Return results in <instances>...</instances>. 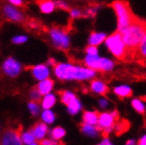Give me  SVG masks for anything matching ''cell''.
Returning a JSON list of instances; mask_svg holds the SVG:
<instances>
[{
	"label": "cell",
	"instance_id": "obj_41",
	"mask_svg": "<svg viewBox=\"0 0 146 145\" xmlns=\"http://www.w3.org/2000/svg\"><path fill=\"white\" fill-rule=\"evenodd\" d=\"M126 145H135V142L133 141V140H128V141L126 142Z\"/></svg>",
	"mask_w": 146,
	"mask_h": 145
},
{
	"label": "cell",
	"instance_id": "obj_17",
	"mask_svg": "<svg viewBox=\"0 0 146 145\" xmlns=\"http://www.w3.org/2000/svg\"><path fill=\"white\" fill-rule=\"evenodd\" d=\"M107 38L106 34L105 33H99V32H93L91 33V35L89 37V45H92V46H99L103 43V41H105Z\"/></svg>",
	"mask_w": 146,
	"mask_h": 145
},
{
	"label": "cell",
	"instance_id": "obj_10",
	"mask_svg": "<svg viewBox=\"0 0 146 145\" xmlns=\"http://www.w3.org/2000/svg\"><path fill=\"white\" fill-rule=\"evenodd\" d=\"M28 70H30L34 77L38 80H44L48 78L49 73H50L49 68L46 65H37L33 66V67H29Z\"/></svg>",
	"mask_w": 146,
	"mask_h": 145
},
{
	"label": "cell",
	"instance_id": "obj_29",
	"mask_svg": "<svg viewBox=\"0 0 146 145\" xmlns=\"http://www.w3.org/2000/svg\"><path fill=\"white\" fill-rule=\"evenodd\" d=\"M29 108H30L31 113H32L33 116H37V114L39 113V105H38V103H37V102H34V101L30 102Z\"/></svg>",
	"mask_w": 146,
	"mask_h": 145
},
{
	"label": "cell",
	"instance_id": "obj_20",
	"mask_svg": "<svg viewBox=\"0 0 146 145\" xmlns=\"http://www.w3.org/2000/svg\"><path fill=\"white\" fill-rule=\"evenodd\" d=\"M114 93L122 100L124 98H129L132 95V90L128 86H120V87L114 88Z\"/></svg>",
	"mask_w": 146,
	"mask_h": 145
},
{
	"label": "cell",
	"instance_id": "obj_30",
	"mask_svg": "<svg viewBox=\"0 0 146 145\" xmlns=\"http://www.w3.org/2000/svg\"><path fill=\"white\" fill-rule=\"evenodd\" d=\"M40 96H41L40 92L38 90H37L36 87H34L33 89L31 90V98H32V100H33L34 102H37V103H39Z\"/></svg>",
	"mask_w": 146,
	"mask_h": 145
},
{
	"label": "cell",
	"instance_id": "obj_25",
	"mask_svg": "<svg viewBox=\"0 0 146 145\" xmlns=\"http://www.w3.org/2000/svg\"><path fill=\"white\" fill-rule=\"evenodd\" d=\"M131 105L138 112L141 113L142 116H145V107H144V105L142 104V102L140 101L139 98L133 100V101L131 102Z\"/></svg>",
	"mask_w": 146,
	"mask_h": 145
},
{
	"label": "cell",
	"instance_id": "obj_7",
	"mask_svg": "<svg viewBox=\"0 0 146 145\" xmlns=\"http://www.w3.org/2000/svg\"><path fill=\"white\" fill-rule=\"evenodd\" d=\"M21 129V126H19L16 129L15 128H7L4 130L1 145H22Z\"/></svg>",
	"mask_w": 146,
	"mask_h": 145
},
{
	"label": "cell",
	"instance_id": "obj_40",
	"mask_svg": "<svg viewBox=\"0 0 146 145\" xmlns=\"http://www.w3.org/2000/svg\"><path fill=\"white\" fill-rule=\"evenodd\" d=\"M100 105L102 106V107H105V106H107V101H106V100H102V101H101V103H100Z\"/></svg>",
	"mask_w": 146,
	"mask_h": 145
},
{
	"label": "cell",
	"instance_id": "obj_26",
	"mask_svg": "<svg viewBox=\"0 0 146 145\" xmlns=\"http://www.w3.org/2000/svg\"><path fill=\"white\" fill-rule=\"evenodd\" d=\"M55 116H54V113L50 111L49 109H46L44 112H42V120L46 122V123L50 124V123H53V121H54Z\"/></svg>",
	"mask_w": 146,
	"mask_h": 145
},
{
	"label": "cell",
	"instance_id": "obj_16",
	"mask_svg": "<svg viewBox=\"0 0 146 145\" xmlns=\"http://www.w3.org/2000/svg\"><path fill=\"white\" fill-rule=\"evenodd\" d=\"M114 119L111 116V113H101L99 118V125L102 127L103 129L109 127L111 125H114Z\"/></svg>",
	"mask_w": 146,
	"mask_h": 145
},
{
	"label": "cell",
	"instance_id": "obj_12",
	"mask_svg": "<svg viewBox=\"0 0 146 145\" xmlns=\"http://www.w3.org/2000/svg\"><path fill=\"white\" fill-rule=\"evenodd\" d=\"M30 131L35 136L36 139H42L46 136V134L48 132V126L44 123H37L35 126H33Z\"/></svg>",
	"mask_w": 146,
	"mask_h": 145
},
{
	"label": "cell",
	"instance_id": "obj_19",
	"mask_svg": "<svg viewBox=\"0 0 146 145\" xmlns=\"http://www.w3.org/2000/svg\"><path fill=\"white\" fill-rule=\"evenodd\" d=\"M135 59H139V62L146 63V34L144 38H143L142 43L139 46L138 50H137V54H135Z\"/></svg>",
	"mask_w": 146,
	"mask_h": 145
},
{
	"label": "cell",
	"instance_id": "obj_39",
	"mask_svg": "<svg viewBox=\"0 0 146 145\" xmlns=\"http://www.w3.org/2000/svg\"><path fill=\"white\" fill-rule=\"evenodd\" d=\"M102 145H111V143L108 139H104V141L102 142Z\"/></svg>",
	"mask_w": 146,
	"mask_h": 145
},
{
	"label": "cell",
	"instance_id": "obj_23",
	"mask_svg": "<svg viewBox=\"0 0 146 145\" xmlns=\"http://www.w3.org/2000/svg\"><path fill=\"white\" fill-rule=\"evenodd\" d=\"M55 96L52 94H47L42 100V107L44 109H50L55 104Z\"/></svg>",
	"mask_w": 146,
	"mask_h": 145
},
{
	"label": "cell",
	"instance_id": "obj_32",
	"mask_svg": "<svg viewBox=\"0 0 146 145\" xmlns=\"http://www.w3.org/2000/svg\"><path fill=\"white\" fill-rule=\"evenodd\" d=\"M27 39H28V38H27L26 36H22V35H19V36H15L14 38H13V43H14V44H23V43H26L27 41Z\"/></svg>",
	"mask_w": 146,
	"mask_h": 145
},
{
	"label": "cell",
	"instance_id": "obj_6",
	"mask_svg": "<svg viewBox=\"0 0 146 145\" xmlns=\"http://www.w3.org/2000/svg\"><path fill=\"white\" fill-rule=\"evenodd\" d=\"M53 45L60 50H68L70 47V38L66 30L60 28H52L49 31Z\"/></svg>",
	"mask_w": 146,
	"mask_h": 145
},
{
	"label": "cell",
	"instance_id": "obj_36",
	"mask_svg": "<svg viewBox=\"0 0 146 145\" xmlns=\"http://www.w3.org/2000/svg\"><path fill=\"white\" fill-rule=\"evenodd\" d=\"M9 2L15 7H21L23 4V0H9Z\"/></svg>",
	"mask_w": 146,
	"mask_h": 145
},
{
	"label": "cell",
	"instance_id": "obj_37",
	"mask_svg": "<svg viewBox=\"0 0 146 145\" xmlns=\"http://www.w3.org/2000/svg\"><path fill=\"white\" fill-rule=\"evenodd\" d=\"M111 116H113V119H114V121H115V122H117V121L120 120V112H119L117 110H114V111H112V112H111Z\"/></svg>",
	"mask_w": 146,
	"mask_h": 145
},
{
	"label": "cell",
	"instance_id": "obj_28",
	"mask_svg": "<svg viewBox=\"0 0 146 145\" xmlns=\"http://www.w3.org/2000/svg\"><path fill=\"white\" fill-rule=\"evenodd\" d=\"M35 139H36L35 138V136H34L31 131H28V132L23 134V136H22V142H23V143H26L27 145L33 143Z\"/></svg>",
	"mask_w": 146,
	"mask_h": 145
},
{
	"label": "cell",
	"instance_id": "obj_18",
	"mask_svg": "<svg viewBox=\"0 0 146 145\" xmlns=\"http://www.w3.org/2000/svg\"><path fill=\"white\" fill-rule=\"evenodd\" d=\"M129 128H130V122L128 120H126V119H123V120H121L119 123L115 124L114 131H115V134H117V136H121V134L127 132V131L129 130Z\"/></svg>",
	"mask_w": 146,
	"mask_h": 145
},
{
	"label": "cell",
	"instance_id": "obj_3",
	"mask_svg": "<svg viewBox=\"0 0 146 145\" xmlns=\"http://www.w3.org/2000/svg\"><path fill=\"white\" fill-rule=\"evenodd\" d=\"M111 7L117 17V31H121L138 18L129 7L127 1L115 0L111 3Z\"/></svg>",
	"mask_w": 146,
	"mask_h": 145
},
{
	"label": "cell",
	"instance_id": "obj_42",
	"mask_svg": "<svg viewBox=\"0 0 146 145\" xmlns=\"http://www.w3.org/2000/svg\"><path fill=\"white\" fill-rule=\"evenodd\" d=\"M49 64H50V65H52V66H55V65H56V63H55V61L53 59V58H51V59L49 61Z\"/></svg>",
	"mask_w": 146,
	"mask_h": 145
},
{
	"label": "cell",
	"instance_id": "obj_1",
	"mask_svg": "<svg viewBox=\"0 0 146 145\" xmlns=\"http://www.w3.org/2000/svg\"><path fill=\"white\" fill-rule=\"evenodd\" d=\"M120 33L128 48L130 59H135L137 50L146 34V22L142 19L137 18L132 23L121 30Z\"/></svg>",
	"mask_w": 146,
	"mask_h": 145
},
{
	"label": "cell",
	"instance_id": "obj_44",
	"mask_svg": "<svg viewBox=\"0 0 146 145\" xmlns=\"http://www.w3.org/2000/svg\"><path fill=\"white\" fill-rule=\"evenodd\" d=\"M29 145H39V144H38V143H37V142H35V141H34L33 143H31V144H29Z\"/></svg>",
	"mask_w": 146,
	"mask_h": 145
},
{
	"label": "cell",
	"instance_id": "obj_2",
	"mask_svg": "<svg viewBox=\"0 0 146 145\" xmlns=\"http://www.w3.org/2000/svg\"><path fill=\"white\" fill-rule=\"evenodd\" d=\"M55 75L62 80H89L95 75V70L71 64H56L54 66Z\"/></svg>",
	"mask_w": 146,
	"mask_h": 145
},
{
	"label": "cell",
	"instance_id": "obj_24",
	"mask_svg": "<svg viewBox=\"0 0 146 145\" xmlns=\"http://www.w3.org/2000/svg\"><path fill=\"white\" fill-rule=\"evenodd\" d=\"M80 108H82V106H80V103L77 98H75L70 105H68V111L71 114H76L80 110Z\"/></svg>",
	"mask_w": 146,
	"mask_h": 145
},
{
	"label": "cell",
	"instance_id": "obj_31",
	"mask_svg": "<svg viewBox=\"0 0 146 145\" xmlns=\"http://www.w3.org/2000/svg\"><path fill=\"white\" fill-rule=\"evenodd\" d=\"M86 53L89 55H98V49H96V46H92V45H89L86 49Z\"/></svg>",
	"mask_w": 146,
	"mask_h": 145
},
{
	"label": "cell",
	"instance_id": "obj_5",
	"mask_svg": "<svg viewBox=\"0 0 146 145\" xmlns=\"http://www.w3.org/2000/svg\"><path fill=\"white\" fill-rule=\"evenodd\" d=\"M84 64L88 68H91L93 70H99L102 72L111 71L114 67V63L108 58L99 57L98 55H89L87 54L84 61Z\"/></svg>",
	"mask_w": 146,
	"mask_h": 145
},
{
	"label": "cell",
	"instance_id": "obj_21",
	"mask_svg": "<svg viewBox=\"0 0 146 145\" xmlns=\"http://www.w3.org/2000/svg\"><path fill=\"white\" fill-rule=\"evenodd\" d=\"M59 95H60L62 102L67 106L70 105V104L76 98L75 94H73V93H71L69 91H59Z\"/></svg>",
	"mask_w": 146,
	"mask_h": 145
},
{
	"label": "cell",
	"instance_id": "obj_15",
	"mask_svg": "<svg viewBox=\"0 0 146 145\" xmlns=\"http://www.w3.org/2000/svg\"><path fill=\"white\" fill-rule=\"evenodd\" d=\"M38 7H39L40 11L44 13V14H49L54 11L56 3L52 0H39L38 1Z\"/></svg>",
	"mask_w": 146,
	"mask_h": 145
},
{
	"label": "cell",
	"instance_id": "obj_35",
	"mask_svg": "<svg viewBox=\"0 0 146 145\" xmlns=\"http://www.w3.org/2000/svg\"><path fill=\"white\" fill-rule=\"evenodd\" d=\"M39 145H57V142L53 141V140H41L38 142Z\"/></svg>",
	"mask_w": 146,
	"mask_h": 145
},
{
	"label": "cell",
	"instance_id": "obj_46",
	"mask_svg": "<svg viewBox=\"0 0 146 145\" xmlns=\"http://www.w3.org/2000/svg\"><path fill=\"white\" fill-rule=\"evenodd\" d=\"M100 145H102V144H100Z\"/></svg>",
	"mask_w": 146,
	"mask_h": 145
},
{
	"label": "cell",
	"instance_id": "obj_27",
	"mask_svg": "<svg viewBox=\"0 0 146 145\" xmlns=\"http://www.w3.org/2000/svg\"><path fill=\"white\" fill-rule=\"evenodd\" d=\"M65 134H66V131H65V129H62V127H56L52 131V137L55 140H60Z\"/></svg>",
	"mask_w": 146,
	"mask_h": 145
},
{
	"label": "cell",
	"instance_id": "obj_38",
	"mask_svg": "<svg viewBox=\"0 0 146 145\" xmlns=\"http://www.w3.org/2000/svg\"><path fill=\"white\" fill-rule=\"evenodd\" d=\"M138 145H146V136L140 139L139 142H138Z\"/></svg>",
	"mask_w": 146,
	"mask_h": 145
},
{
	"label": "cell",
	"instance_id": "obj_4",
	"mask_svg": "<svg viewBox=\"0 0 146 145\" xmlns=\"http://www.w3.org/2000/svg\"><path fill=\"white\" fill-rule=\"evenodd\" d=\"M107 48L110 50V52L112 53L117 59L120 61H128L130 59V55H129V51L126 46V44L123 40L122 34L120 31L113 33L110 36H108L105 40Z\"/></svg>",
	"mask_w": 146,
	"mask_h": 145
},
{
	"label": "cell",
	"instance_id": "obj_11",
	"mask_svg": "<svg viewBox=\"0 0 146 145\" xmlns=\"http://www.w3.org/2000/svg\"><path fill=\"white\" fill-rule=\"evenodd\" d=\"M53 86H54V82L52 80L46 78V80H41V82L36 86V88H37V90L40 92L41 95H47L50 93V91L52 90Z\"/></svg>",
	"mask_w": 146,
	"mask_h": 145
},
{
	"label": "cell",
	"instance_id": "obj_33",
	"mask_svg": "<svg viewBox=\"0 0 146 145\" xmlns=\"http://www.w3.org/2000/svg\"><path fill=\"white\" fill-rule=\"evenodd\" d=\"M82 12L80 10H77V9H73V10H70V16H71V18H80L82 17Z\"/></svg>",
	"mask_w": 146,
	"mask_h": 145
},
{
	"label": "cell",
	"instance_id": "obj_43",
	"mask_svg": "<svg viewBox=\"0 0 146 145\" xmlns=\"http://www.w3.org/2000/svg\"><path fill=\"white\" fill-rule=\"evenodd\" d=\"M141 101H145L146 102V95H143V96H141V98H140Z\"/></svg>",
	"mask_w": 146,
	"mask_h": 145
},
{
	"label": "cell",
	"instance_id": "obj_8",
	"mask_svg": "<svg viewBox=\"0 0 146 145\" xmlns=\"http://www.w3.org/2000/svg\"><path fill=\"white\" fill-rule=\"evenodd\" d=\"M3 15L7 19L14 22H23L26 20L25 14L17 9H15V5L5 4L3 7Z\"/></svg>",
	"mask_w": 146,
	"mask_h": 145
},
{
	"label": "cell",
	"instance_id": "obj_13",
	"mask_svg": "<svg viewBox=\"0 0 146 145\" xmlns=\"http://www.w3.org/2000/svg\"><path fill=\"white\" fill-rule=\"evenodd\" d=\"M101 113L99 111H85L83 116L84 123L90 124V125H96L99 124V118Z\"/></svg>",
	"mask_w": 146,
	"mask_h": 145
},
{
	"label": "cell",
	"instance_id": "obj_45",
	"mask_svg": "<svg viewBox=\"0 0 146 145\" xmlns=\"http://www.w3.org/2000/svg\"><path fill=\"white\" fill-rule=\"evenodd\" d=\"M57 145H65V143H64V142H57Z\"/></svg>",
	"mask_w": 146,
	"mask_h": 145
},
{
	"label": "cell",
	"instance_id": "obj_22",
	"mask_svg": "<svg viewBox=\"0 0 146 145\" xmlns=\"http://www.w3.org/2000/svg\"><path fill=\"white\" fill-rule=\"evenodd\" d=\"M80 129H82V131H83L85 134L92 136V137H94L95 134H98V131H99L96 129V126H95V125H90V124H87V123L82 124Z\"/></svg>",
	"mask_w": 146,
	"mask_h": 145
},
{
	"label": "cell",
	"instance_id": "obj_34",
	"mask_svg": "<svg viewBox=\"0 0 146 145\" xmlns=\"http://www.w3.org/2000/svg\"><path fill=\"white\" fill-rule=\"evenodd\" d=\"M55 3H56V7H58V9H62V10H67V11L69 10V5H68L65 1H62V0H57Z\"/></svg>",
	"mask_w": 146,
	"mask_h": 145
},
{
	"label": "cell",
	"instance_id": "obj_14",
	"mask_svg": "<svg viewBox=\"0 0 146 145\" xmlns=\"http://www.w3.org/2000/svg\"><path fill=\"white\" fill-rule=\"evenodd\" d=\"M91 90L99 93L101 95H105L109 92V88L107 85L101 82V80H92L91 82Z\"/></svg>",
	"mask_w": 146,
	"mask_h": 145
},
{
	"label": "cell",
	"instance_id": "obj_9",
	"mask_svg": "<svg viewBox=\"0 0 146 145\" xmlns=\"http://www.w3.org/2000/svg\"><path fill=\"white\" fill-rule=\"evenodd\" d=\"M21 70V65L13 57H9L3 64V72L7 76H17Z\"/></svg>",
	"mask_w": 146,
	"mask_h": 145
}]
</instances>
